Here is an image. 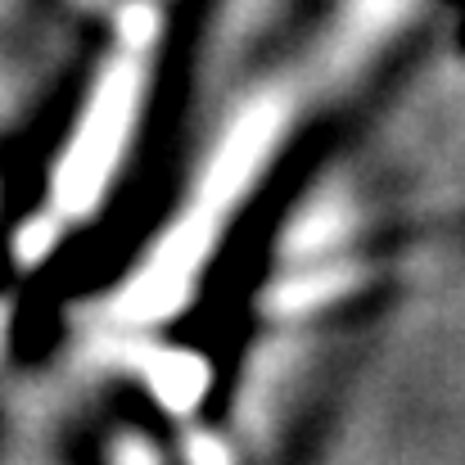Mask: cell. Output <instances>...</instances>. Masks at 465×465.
I'll use <instances>...</instances> for the list:
<instances>
[{
    "instance_id": "6da1fadb",
    "label": "cell",
    "mask_w": 465,
    "mask_h": 465,
    "mask_svg": "<svg viewBox=\"0 0 465 465\" xmlns=\"http://www.w3.org/2000/svg\"><path fill=\"white\" fill-rule=\"evenodd\" d=\"M285 136H290V100L281 91H262L235 114V123L222 132L217 150L208 158L199 185L190 190L185 208L167 222L158 244L141 258L136 276L127 281L123 290L127 316H141V321L172 316L194 294V281L213 262L235 213L258 190L267 163L281 154Z\"/></svg>"
},
{
    "instance_id": "7a4b0ae2",
    "label": "cell",
    "mask_w": 465,
    "mask_h": 465,
    "mask_svg": "<svg viewBox=\"0 0 465 465\" xmlns=\"http://www.w3.org/2000/svg\"><path fill=\"white\" fill-rule=\"evenodd\" d=\"M150 91V73H145V54L141 50H123L95 82L91 104L82 109L64 158L54 167V208L68 217H86L109 181L118 176L123 154L136 136V118Z\"/></svg>"
}]
</instances>
